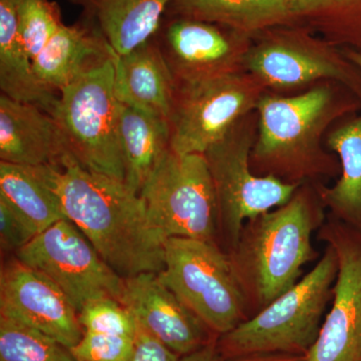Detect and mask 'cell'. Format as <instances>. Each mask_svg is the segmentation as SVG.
Listing matches in <instances>:
<instances>
[{"label":"cell","instance_id":"7","mask_svg":"<svg viewBox=\"0 0 361 361\" xmlns=\"http://www.w3.org/2000/svg\"><path fill=\"white\" fill-rule=\"evenodd\" d=\"M159 278L214 334L224 336L249 319L245 296L219 244L171 237Z\"/></svg>","mask_w":361,"mask_h":361},{"label":"cell","instance_id":"3","mask_svg":"<svg viewBox=\"0 0 361 361\" xmlns=\"http://www.w3.org/2000/svg\"><path fill=\"white\" fill-rule=\"evenodd\" d=\"M316 183L300 185L290 200L247 221L229 255L249 318L300 280L318 257L313 233L326 221Z\"/></svg>","mask_w":361,"mask_h":361},{"label":"cell","instance_id":"8","mask_svg":"<svg viewBox=\"0 0 361 361\" xmlns=\"http://www.w3.org/2000/svg\"><path fill=\"white\" fill-rule=\"evenodd\" d=\"M114 59L63 87L51 115L82 167L125 182Z\"/></svg>","mask_w":361,"mask_h":361},{"label":"cell","instance_id":"19","mask_svg":"<svg viewBox=\"0 0 361 361\" xmlns=\"http://www.w3.org/2000/svg\"><path fill=\"white\" fill-rule=\"evenodd\" d=\"M118 56L151 39L172 0H68Z\"/></svg>","mask_w":361,"mask_h":361},{"label":"cell","instance_id":"5","mask_svg":"<svg viewBox=\"0 0 361 361\" xmlns=\"http://www.w3.org/2000/svg\"><path fill=\"white\" fill-rule=\"evenodd\" d=\"M257 133L254 111L203 154L217 198L219 245L227 253L238 243L247 221L284 205L300 186L253 172L250 157Z\"/></svg>","mask_w":361,"mask_h":361},{"label":"cell","instance_id":"33","mask_svg":"<svg viewBox=\"0 0 361 361\" xmlns=\"http://www.w3.org/2000/svg\"><path fill=\"white\" fill-rule=\"evenodd\" d=\"M232 360L233 361H306V356L271 353V355L239 356V357H234Z\"/></svg>","mask_w":361,"mask_h":361},{"label":"cell","instance_id":"14","mask_svg":"<svg viewBox=\"0 0 361 361\" xmlns=\"http://www.w3.org/2000/svg\"><path fill=\"white\" fill-rule=\"evenodd\" d=\"M0 315L39 330L68 349L84 336L77 310L58 285L16 258L2 266Z\"/></svg>","mask_w":361,"mask_h":361},{"label":"cell","instance_id":"22","mask_svg":"<svg viewBox=\"0 0 361 361\" xmlns=\"http://www.w3.org/2000/svg\"><path fill=\"white\" fill-rule=\"evenodd\" d=\"M118 139L126 185L140 194L161 157L171 149L169 121L121 104Z\"/></svg>","mask_w":361,"mask_h":361},{"label":"cell","instance_id":"11","mask_svg":"<svg viewBox=\"0 0 361 361\" xmlns=\"http://www.w3.org/2000/svg\"><path fill=\"white\" fill-rule=\"evenodd\" d=\"M16 256L58 285L78 313L94 299L122 300L123 278L104 262L89 239L66 218L37 234L16 251Z\"/></svg>","mask_w":361,"mask_h":361},{"label":"cell","instance_id":"12","mask_svg":"<svg viewBox=\"0 0 361 361\" xmlns=\"http://www.w3.org/2000/svg\"><path fill=\"white\" fill-rule=\"evenodd\" d=\"M317 238L336 250L332 303L306 361H361V230L330 217Z\"/></svg>","mask_w":361,"mask_h":361},{"label":"cell","instance_id":"15","mask_svg":"<svg viewBox=\"0 0 361 361\" xmlns=\"http://www.w3.org/2000/svg\"><path fill=\"white\" fill-rule=\"evenodd\" d=\"M121 303L149 334L180 357L214 341L212 330L161 281L158 273L123 278Z\"/></svg>","mask_w":361,"mask_h":361},{"label":"cell","instance_id":"21","mask_svg":"<svg viewBox=\"0 0 361 361\" xmlns=\"http://www.w3.org/2000/svg\"><path fill=\"white\" fill-rule=\"evenodd\" d=\"M164 18L206 21L253 37L294 23L291 0H172Z\"/></svg>","mask_w":361,"mask_h":361},{"label":"cell","instance_id":"9","mask_svg":"<svg viewBox=\"0 0 361 361\" xmlns=\"http://www.w3.org/2000/svg\"><path fill=\"white\" fill-rule=\"evenodd\" d=\"M140 196L152 223L166 238L219 244L217 198L203 154L179 155L169 149Z\"/></svg>","mask_w":361,"mask_h":361},{"label":"cell","instance_id":"13","mask_svg":"<svg viewBox=\"0 0 361 361\" xmlns=\"http://www.w3.org/2000/svg\"><path fill=\"white\" fill-rule=\"evenodd\" d=\"M155 39L176 84L245 71L252 40L223 26L183 18H164Z\"/></svg>","mask_w":361,"mask_h":361},{"label":"cell","instance_id":"16","mask_svg":"<svg viewBox=\"0 0 361 361\" xmlns=\"http://www.w3.org/2000/svg\"><path fill=\"white\" fill-rule=\"evenodd\" d=\"M75 159L49 113L35 104L0 97V161L27 167H63Z\"/></svg>","mask_w":361,"mask_h":361},{"label":"cell","instance_id":"2","mask_svg":"<svg viewBox=\"0 0 361 361\" xmlns=\"http://www.w3.org/2000/svg\"><path fill=\"white\" fill-rule=\"evenodd\" d=\"M360 111V97L334 80H323L291 96L268 90L256 109L252 170L292 185L339 177L341 164L326 149L325 137L336 123Z\"/></svg>","mask_w":361,"mask_h":361},{"label":"cell","instance_id":"28","mask_svg":"<svg viewBox=\"0 0 361 361\" xmlns=\"http://www.w3.org/2000/svg\"><path fill=\"white\" fill-rule=\"evenodd\" d=\"M85 331L134 338L137 320L126 306L113 298H99L85 304L78 312Z\"/></svg>","mask_w":361,"mask_h":361},{"label":"cell","instance_id":"18","mask_svg":"<svg viewBox=\"0 0 361 361\" xmlns=\"http://www.w3.org/2000/svg\"><path fill=\"white\" fill-rule=\"evenodd\" d=\"M116 52L94 26L82 20L63 25L33 59L40 82L61 92L89 71L115 58Z\"/></svg>","mask_w":361,"mask_h":361},{"label":"cell","instance_id":"17","mask_svg":"<svg viewBox=\"0 0 361 361\" xmlns=\"http://www.w3.org/2000/svg\"><path fill=\"white\" fill-rule=\"evenodd\" d=\"M116 99L149 115L169 121L176 82L155 35L128 54L114 58Z\"/></svg>","mask_w":361,"mask_h":361},{"label":"cell","instance_id":"31","mask_svg":"<svg viewBox=\"0 0 361 361\" xmlns=\"http://www.w3.org/2000/svg\"><path fill=\"white\" fill-rule=\"evenodd\" d=\"M180 356L149 334L137 322L134 349L129 361H179Z\"/></svg>","mask_w":361,"mask_h":361},{"label":"cell","instance_id":"34","mask_svg":"<svg viewBox=\"0 0 361 361\" xmlns=\"http://www.w3.org/2000/svg\"><path fill=\"white\" fill-rule=\"evenodd\" d=\"M342 51L345 54L346 58L355 63L356 66L361 71V52L353 51L350 49H342Z\"/></svg>","mask_w":361,"mask_h":361},{"label":"cell","instance_id":"4","mask_svg":"<svg viewBox=\"0 0 361 361\" xmlns=\"http://www.w3.org/2000/svg\"><path fill=\"white\" fill-rule=\"evenodd\" d=\"M337 273L336 252L326 245L317 264L290 289L220 336V353L229 358L271 353L305 355L319 336Z\"/></svg>","mask_w":361,"mask_h":361},{"label":"cell","instance_id":"32","mask_svg":"<svg viewBox=\"0 0 361 361\" xmlns=\"http://www.w3.org/2000/svg\"><path fill=\"white\" fill-rule=\"evenodd\" d=\"M223 357L224 356L220 353L218 344L213 341L199 350L182 356L179 361H224Z\"/></svg>","mask_w":361,"mask_h":361},{"label":"cell","instance_id":"6","mask_svg":"<svg viewBox=\"0 0 361 361\" xmlns=\"http://www.w3.org/2000/svg\"><path fill=\"white\" fill-rule=\"evenodd\" d=\"M244 70L278 94L334 80L361 99L360 68L341 47L298 23L274 26L252 37Z\"/></svg>","mask_w":361,"mask_h":361},{"label":"cell","instance_id":"24","mask_svg":"<svg viewBox=\"0 0 361 361\" xmlns=\"http://www.w3.org/2000/svg\"><path fill=\"white\" fill-rule=\"evenodd\" d=\"M0 199L39 234L63 219L56 195L35 167L0 161Z\"/></svg>","mask_w":361,"mask_h":361},{"label":"cell","instance_id":"25","mask_svg":"<svg viewBox=\"0 0 361 361\" xmlns=\"http://www.w3.org/2000/svg\"><path fill=\"white\" fill-rule=\"evenodd\" d=\"M294 23L341 49L361 52V0H291Z\"/></svg>","mask_w":361,"mask_h":361},{"label":"cell","instance_id":"1","mask_svg":"<svg viewBox=\"0 0 361 361\" xmlns=\"http://www.w3.org/2000/svg\"><path fill=\"white\" fill-rule=\"evenodd\" d=\"M77 226L121 277L159 273L167 238L149 219L140 194L123 180L92 172L75 159L63 167H35Z\"/></svg>","mask_w":361,"mask_h":361},{"label":"cell","instance_id":"30","mask_svg":"<svg viewBox=\"0 0 361 361\" xmlns=\"http://www.w3.org/2000/svg\"><path fill=\"white\" fill-rule=\"evenodd\" d=\"M37 233L20 214L0 199V243L2 250L16 251L27 245Z\"/></svg>","mask_w":361,"mask_h":361},{"label":"cell","instance_id":"27","mask_svg":"<svg viewBox=\"0 0 361 361\" xmlns=\"http://www.w3.org/2000/svg\"><path fill=\"white\" fill-rule=\"evenodd\" d=\"M16 16L21 42L32 61L65 25L61 9L51 0H20Z\"/></svg>","mask_w":361,"mask_h":361},{"label":"cell","instance_id":"26","mask_svg":"<svg viewBox=\"0 0 361 361\" xmlns=\"http://www.w3.org/2000/svg\"><path fill=\"white\" fill-rule=\"evenodd\" d=\"M0 361H77L70 349L39 330L0 315Z\"/></svg>","mask_w":361,"mask_h":361},{"label":"cell","instance_id":"23","mask_svg":"<svg viewBox=\"0 0 361 361\" xmlns=\"http://www.w3.org/2000/svg\"><path fill=\"white\" fill-rule=\"evenodd\" d=\"M0 90L20 103L35 104L51 115L58 92L45 87L18 33L16 6L0 0Z\"/></svg>","mask_w":361,"mask_h":361},{"label":"cell","instance_id":"29","mask_svg":"<svg viewBox=\"0 0 361 361\" xmlns=\"http://www.w3.org/2000/svg\"><path fill=\"white\" fill-rule=\"evenodd\" d=\"M133 349V337L85 331L70 350L77 361H129Z\"/></svg>","mask_w":361,"mask_h":361},{"label":"cell","instance_id":"10","mask_svg":"<svg viewBox=\"0 0 361 361\" xmlns=\"http://www.w3.org/2000/svg\"><path fill=\"white\" fill-rule=\"evenodd\" d=\"M266 92L265 85L246 71L176 84L169 116L171 149L179 155L205 153L256 111Z\"/></svg>","mask_w":361,"mask_h":361},{"label":"cell","instance_id":"35","mask_svg":"<svg viewBox=\"0 0 361 361\" xmlns=\"http://www.w3.org/2000/svg\"><path fill=\"white\" fill-rule=\"evenodd\" d=\"M4 1L11 2V4H13L16 6L20 4V0H4Z\"/></svg>","mask_w":361,"mask_h":361},{"label":"cell","instance_id":"20","mask_svg":"<svg viewBox=\"0 0 361 361\" xmlns=\"http://www.w3.org/2000/svg\"><path fill=\"white\" fill-rule=\"evenodd\" d=\"M325 146L338 158L341 172L334 186L316 183L323 205L334 219L361 230V111L336 123Z\"/></svg>","mask_w":361,"mask_h":361}]
</instances>
